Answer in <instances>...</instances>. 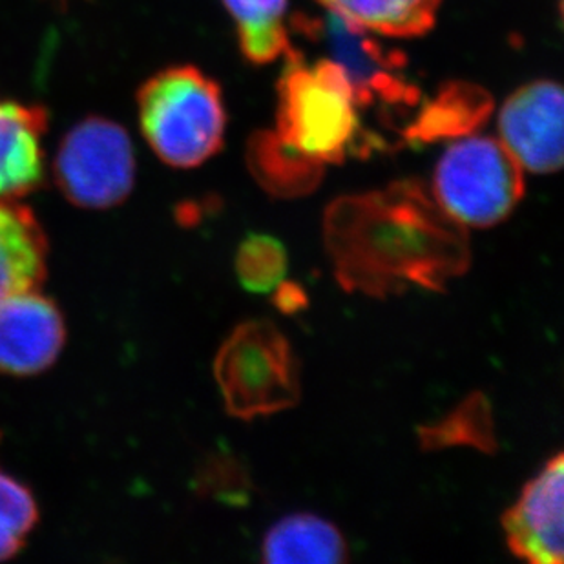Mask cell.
I'll return each mask as SVG.
<instances>
[{
  "mask_svg": "<svg viewBox=\"0 0 564 564\" xmlns=\"http://www.w3.org/2000/svg\"><path fill=\"white\" fill-rule=\"evenodd\" d=\"M324 241L341 288L371 299L442 291L471 261L466 227L416 182L330 203Z\"/></svg>",
  "mask_w": 564,
  "mask_h": 564,
  "instance_id": "6da1fadb",
  "label": "cell"
},
{
  "mask_svg": "<svg viewBox=\"0 0 564 564\" xmlns=\"http://www.w3.org/2000/svg\"><path fill=\"white\" fill-rule=\"evenodd\" d=\"M278 85V133L283 147L324 166L346 160L360 139V97L336 61L305 63L293 48Z\"/></svg>",
  "mask_w": 564,
  "mask_h": 564,
  "instance_id": "7a4b0ae2",
  "label": "cell"
},
{
  "mask_svg": "<svg viewBox=\"0 0 564 564\" xmlns=\"http://www.w3.org/2000/svg\"><path fill=\"white\" fill-rule=\"evenodd\" d=\"M138 102L144 139L166 165L194 169L221 149L224 97L202 69H163L141 88Z\"/></svg>",
  "mask_w": 564,
  "mask_h": 564,
  "instance_id": "3957f363",
  "label": "cell"
},
{
  "mask_svg": "<svg viewBox=\"0 0 564 564\" xmlns=\"http://www.w3.org/2000/svg\"><path fill=\"white\" fill-rule=\"evenodd\" d=\"M214 377L227 411L243 421L291 410L302 394L299 358L269 319H249L230 333L214 360Z\"/></svg>",
  "mask_w": 564,
  "mask_h": 564,
  "instance_id": "277c9868",
  "label": "cell"
},
{
  "mask_svg": "<svg viewBox=\"0 0 564 564\" xmlns=\"http://www.w3.org/2000/svg\"><path fill=\"white\" fill-rule=\"evenodd\" d=\"M524 169L497 139L460 138L447 147L433 176V197L457 224L488 229L524 197Z\"/></svg>",
  "mask_w": 564,
  "mask_h": 564,
  "instance_id": "5b68a950",
  "label": "cell"
},
{
  "mask_svg": "<svg viewBox=\"0 0 564 564\" xmlns=\"http://www.w3.org/2000/svg\"><path fill=\"white\" fill-rule=\"evenodd\" d=\"M55 171L72 202L83 207H110L132 191V143L119 124L90 119L66 135Z\"/></svg>",
  "mask_w": 564,
  "mask_h": 564,
  "instance_id": "8992f818",
  "label": "cell"
},
{
  "mask_svg": "<svg viewBox=\"0 0 564 564\" xmlns=\"http://www.w3.org/2000/svg\"><path fill=\"white\" fill-rule=\"evenodd\" d=\"M563 90L554 80H535L506 99L501 143L524 171L550 174L563 166Z\"/></svg>",
  "mask_w": 564,
  "mask_h": 564,
  "instance_id": "52a82bcc",
  "label": "cell"
},
{
  "mask_svg": "<svg viewBox=\"0 0 564 564\" xmlns=\"http://www.w3.org/2000/svg\"><path fill=\"white\" fill-rule=\"evenodd\" d=\"M564 458L557 453L502 517L511 554L532 564H561L564 550Z\"/></svg>",
  "mask_w": 564,
  "mask_h": 564,
  "instance_id": "ba28073f",
  "label": "cell"
},
{
  "mask_svg": "<svg viewBox=\"0 0 564 564\" xmlns=\"http://www.w3.org/2000/svg\"><path fill=\"white\" fill-rule=\"evenodd\" d=\"M63 344V318L48 299L33 289L0 299V371H44L59 357Z\"/></svg>",
  "mask_w": 564,
  "mask_h": 564,
  "instance_id": "9c48e42d",
  "label": "cell"
},
{
  "mask_svg": "<svg viewBox=\"0 0 564 564\" xmlns=\"http://www.w3.org/2000/svg\"><path fill=\"white\" fill-rule=\"evenodd\" d=\"M44 128L43 110L0 102V202L26 194L43 180Z\"/></svg>",
  "mask_w": 564,
  "mask_h": 564,
  "instance_id": "30bf717a",
  "label": "cell"
},
{
  "mask_svg": "<svg viewBox=\"0 0 564 564\" xmlns=\"http://www.w3.org/2000/svg\"><path fill=\"white\" fill-rule=\"evenodd\" d=\"M347 557L340 530L311 513L285 517L267 532L261 544V560L269 564H336Z\"/></svg>",
  "mask_w": 564,
  "mask_h": 564,
  "instance_id": "8fae6325",
  "label": "cell"
},
{
  "mask_svg": "<svg viewBox=\"0 0 564 564\" xmlns=\"http://www.w3.org/2000/svg\"><path fill=\"white\" fill-rule=\"evenodd\" d=\"M44 261L46 243L32 214L0 202V299L37 288Z\"/></svg>",
  "mask_w": 564,
  "mask_h": 564,
  "instance_id": "7c38bea8",
  "label": "cell"
},
{
  "mask_svg": "<svg viewBox=\"0 0 564 564\" xmlns=\"http://www.w3.org/2000/svg\"><path fill=\"white\" fill-rule=\"evenodd\" d=\"M351 30L416 37L432 30L441 0H318Z\"/></svg>",
  "mask_w": 564,
  "mask_h": 564,
  "instance_id": "4fadbf2b",
  "label": "cell"
},
{
  "mask_svg": "<svg viewBox=\"0 0 564 564\" xmlns=\"http://www.w3.org/2000/svg\"><path fill=\"white\" fill-rule=\"evenodd\" d=\"M224 4L252 63H271L291 50L285 21L289 0H224Z\"/></svg>",
  "mask_w": 564,
  "mask_h": 564,
  "instance_id": "5bb4252c",
  "label": "cell"
},
{
  "mask_svg": "<svg viewBox=\"0 0 564 564\" xmlns=\"http://www.w3.org/2000/svg\"><path fill=\"white\" fill-rule=\"evenodd\" d=\"M419 438L424 449L468 446L485 453L497 449L496 427L490 400L471 393L437 424L422 426Z\"/></svg>",
  "mask_w": 564,
  "mask_h": 564,
  "instance_id": "9a60e30c",
  "label": "cell"
},
{
  "mask_svg": "<svg viewBox=\"0 0 564 564\" xmlns=\"http://www.w3.org/2000/svg\"><path fill=\"white\" fill-rule=\"evenodd\" d=\"M254 169L263 187L280 196H299L318 183L324 166L300 158L272 135L256 144Z\"/></svg>",
  "mask_w": 564,
  "mask_h": 564,
  "instance_id": "2e32d148",
  "label": "cell"
},
{
  "mask_svg": "<svg viewBox=\"0 0 564 564\" xmlns=\"http://www.w3.org/2000/svg\"><path fill=\"white\" fill-rule=\"evenodd\" d=\"M241 285L252 293H269L282 283L288 272V252L269 236H251L236 258Z\"/></svg>",
  "mask_w": 564,
  "mask_h": 564,
  "instance_id": "e0dca14e",
  "label": "cell"
},
{
  "mask_svg": "<svg viewBox=\"0 0 564 564\" xmlns=\"http://www.w3.org/2000/svg\"><path fill=\"white\" fill-rule=\"evenodd\" d=\"M37 522V506L30 491L0 471V561L10 560L21 549L33 524Z\"/></svg>",
  "mask_w": 564,
  "mask_h": 564,
  "instance_id": "ac0fdd59",
  "label": "cell"
},
{
  "mask_svg": "<svg viewBox=\"0 0 564 564\" xmlns=\"http://www.w3.org/2000/svg\"><path fill=\"white\" fill-rule=\"evenodd\" d=\"M282 288L280 293H278V307L285 311V313H293L294 310H300L302 302L305 300L304 293L296 285H282Z\"/></svg>",
  "mask_w": 564,
  "mask_h": 564,
  "instance_id": "d6986e66",
  "label": "cell"
}]
</instances>
